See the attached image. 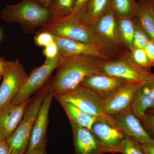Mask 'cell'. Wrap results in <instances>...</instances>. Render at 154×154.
I'll list each match as a JSON object with an SVG mask.
<instances>
[{
	"instance_id": "6da1fadb",
	"label": "cell",
	"mask_w": 154,
	"mask_h": 154,
	"mask_svg": "<svg viewBox=\"0 0 154 154\" xmlns=\"http://www.w3.org/2000/svg\"><path fill=\"white\" fill-rule=\"evenodd\" d=\"M104 61L89 56H62L56 73L51 78V88L54 96L73 90L80 85L85 77L102 72Z\"/></svg>"
},
{
	"instance_id": "7a4b0ae2",
	"label": "cell",
	"mask_w": 154,
	"mask_h": 154,
	"mask_svg": "<svg viewBox=\"0 0 154 154\" xmlns=\"http://www.w3.org/2000/svg\"><path fill=\"white\" fill-rule=\"evenodd\" d=\"M1 18L7 23H18L27 33L32 34L50 21L49 9L30 1L23 0L17 5L6 6Z\"/></svg>"
},
{
	"instance_id": "3957f363",
	"label": "cell",
	"mask_w": 154,
	"mask_h": 154,
	"mask_svg": "<svg viewBox=\"0 0 154 154\" xmlns=\"http://www.w3.org/2000/svg\"><path fill=\"white\" fill-rule=\"evenodd\" d=\"M51 78L31 98L20 124L14 132L6 138V141L10 148V154H24L27 150L38 110L50 88Z\"/></svg>"
},
{
	"instance_id": "277c9868",
	"label": "cell",
	"mask_w": 154,
	"mask_h": 154,
	"mask_svg": "<svg viewBox=\"0 0 154 154\" xmlns=\"http://www.w3.org/2000/svg\"><path fill=\"white\" fill-rule=\"evenodd\" d=\"M41 31H46L53 35L93 45L99 48L111 58L114 55L88 25L82 19L68 16L61 19L49 21L42 27Z\"/></svg>"
},
{
	"instance_id": "5b68a950",
	"label": "cell",
	"mask_w": 154,
	"mask_h": 154,
	"mask_svg": "<svg viewBox=\"0 0 154 154\" xmlns=\"http://www.w3.org/2000/svg\"><path fill=\"white\" fill-rule=\"evenodd\" d=\"M102 72L129 83H145L154 82V73L142 68L134 62L129 52L104 61Z\"/></svg>"
},
{
	"instance_id": "8992f818",
	"label": "cell",
	"mask_w": 154,
	"mask_h": 154,
	"mask_svg": "<svg viewBox=\"0 0 154 154\" xmlns=\"http://www.w3.org/2000/svg\"><path fill=\"white\" fill-rule=\"evenodd\" d=\"M115 57L129 52L122 42L117 25V17L113 9L88 25Z\"/></svg>"
},
{
	"instance_id": "52a82bcc",
	"label": "cell",
	"mask_w": 154,
	"mask_h": 154,
	"mask_svg": "<svg viewBox=\"0 0 154 154\" xmlns=\"http://www.w3.org/2000/svg\"><path fill=\"white\" fill-rule=\"evenodd\" d=\"M61 58L62 55L60 54L53 59H46L41 66L33 69L28 75L19 94L11 103L17 105L30 99L31 95L35 94L47 82L53 72L60 63Z\"/></svg>"
},
{
	"instance_id": "ba28073f",
	"label": "cell",
	"mask_w": 154,
	"mask_h": 154,
	"mask_svg": "<svg viewBox=\"0 0 154 154\" xmlns=\"http://www.w3.org/2000/svg\"><path fill=\"white\" fill-rule=\"evenodd\" d=\"M0 87V109L11 103L19 94L28 77L24 66L17 59L6 61Z\"/></svg>"
},
{
	"instance_id": "9c48e42d",
	"label": "cell",
	"mask_w": 154,
	"mask_h": 154,
	"mask_svg": "<svg viewBox=\"0 0 154 154\" xmlns=\"http://www.w3.org/2000/svg\"><path fill=\"white\" fill-rule=\"evenodd\" d=\"M54 97L57 101L70 102L80 110L95 117L107 116L103 112L102 99L94 91L82 85Z\"/></svg>"
},
{
	"instance_id": "30bf717a",
	"label": "cell",
	"mask_w": 154,
	"mask_h": 154,
	"mask_svg": "<svg viewBox=\"0 0 154 154\" xmlns=\"http://www.w3.org/2000/svg\"><path fill=\"white\" fill-rule=\"evenodd\" d=\"M109 116L113 124L125 136L132 138L140 144L154 143V138L134 115L131 107Z\"/></svg>"
},
{
	"instance_id": "8fae6325",
	"label": "cell",
	"mask_w": 154,
	"mask_h": 154,
	"mask_svg": "<svg viewBox=\"0 0 154 154\" xmlns=\"http://www.w3.org/2000/svg\"><path fill=\"white\" fill-rule=\"evenodd\" d=\"M91 131L107 152L112 153H117L119 146L126 137L113 124L107 115L97 119Z\"/></svg>"
},
{
	"instance_id": "7c38bea8",
	"label": "cell",
	"mask_w": 154,
	"mask_h": 154,
	"mask_svg": "<svg viewBox=\"0 0 154 154\" xmlns=\"http://www.w3.org/2000/svg\"><path fill=\"white\" fill-rule=\"evenodd\" d=\"M53 97L54 95L50 87L38 110L27 150L37 148L46 149L48 115Z\"/></svg>"
},
{
	"instance_id": "4fadbf2b",
	"label": "cell",
	"mask_w": 154,
	"mask_h": 154,
	"mask_svg": "<svg viewBox=\"0 0 154 154\" xmlns=\"http://www.w3.org/2000/svg\"><path fill=\"white\" fill-rule=\"evenodd\" d=\"M143 84L128 83L107 99H102L104 113L106 115H112L129 108Z\"/></svg>"
},
{
	"instance_id": "5bb4252c",
	"label": "cell",
	"mask_w": 154,
	"mask_h": 154,
	"mask_svg": "<svg viewBox=\"0 0 154 154\" xmlns=\"http://www.w3.org/2000/svg\"><path fill=\"white\" fill-rule=\"evenodd\" d=\"M129 82L102 72L85 77L81 85L91 89L102 99H107Z\"/></svg>"
},
{
	"instance_id": "9a60e30c",
	"label": "cell",
	"mask_w": 154,
	"mask_h": 154,
	"mask_svg": "<svg viewBox=\"0 0 154 154\" xmlns=\"http://www.w3.org/2000/svg\"><path fill=\"white\" fill-rule=\"evenodd\" d=\"M54 35V41L59 49L60 54L63 57L85 55L94 57L105 60L111 57L102 50L93 45Z\"/></svg>"
},
{
	"instance_id": "2e32d148",
	"label": "cell",
	"mask_w": 154,
	"mask_h": 154,
	"mask_svg": "<svg viewBox=\"0 0 154 154\" xmlns=\"http://www.w3.org/2000/svg\"><path fill=\"white\" fill-rule=\"evenodd\" d=\"M73 133L75 154H103L107 153L90 129L70 121Z\"/></svg>"
},
{
	"instance_id": "e0dca14e",
	"label": "cell",
	"mask_w": 154,
	"mask_h": 154,
	"mask_svg": "<svg viewBox=\"0 0 154 154\" xmlns=\"http://www.w3.org/2000/svg\"><path fill=\"white\" fill-rule=\"evenodd\" d=\"M31 99L17 105L10 103L0 109V131L5 139L20 124Z\"/></svg>"
},
{
	"instance_id": "ac0fdd59",
	"label": "cell",
	"mask_w": 154,
	"mask_h": 154,
	"mask_svg": "<svg viewBox=\"0 0 154 154\" xmlns=\"http://www.w3.org/2000/svg\"><path fill=\"white\" fill-rule=\"evenodd\" d=\"M140 120L145 117L147 110L154 108V82L144 84L140 88L131 106Z\"/></svg>"
},
{
	"instance_id": "d6986e66",
	"label": "cell",
	"mask_w": 154,
	"mask_h": 154,
	"mask_svg": "<svg viewBox=\"0 0 154 154\" xmlns=\"http://www.w3.org/2000/svg\"><path fill=\"white\" fill-rule=\"evenodd\" d=\"M136 19L154 42V3L152 0H139Z\"/></svg>"
},
{
	"instance_id": "ffe728a7",
	"label": "cell",
	"mask_w": 154,
	"mask_h": 154,
	"mask_svg": "<svg viewBox=\"0 0 154 154\" xmlns=\"http://www.w3.org/2000/svg\"><path fill=\"white\" fill-rule=\"evenodd\" d=\"M58 101L65 111L70 121L91 131L92 126L98 117L85 113L70 102Z\"/></svg>"
},
{
	"instance_id": "44dd1931",
	"label": "cell",
	"mask_w": 154,
	"mask_h": 154,
	"mask_svg": "<svg viewBox=\"0 0 154 154\" xmlns=\"http://www.w3.org/2000/svg\"><path fill=\"white\" fill-rule=\"evenodd\" d=\"M111 9V0H90L82 20L90 25Z\"/></svg>"
},
{
	"instance_id": "7402d4cb",
	"label": "cell",
	"mask_w": 154,
	"mask_h": 154,
	"mask_svg": "<svg viewBox=\"0 0 154 154\" xmlns=\"http://www.w3.org/2000/svg\"><path fill=\"white\" fill-rule=\"evenodd\" d=\"M136 19L130 17H117L119 32L123 46L130 52L133 48V39Z\"/></svg>"
},
{
	"instance_id": "603a6c76",
	"label": "cell",
	"mask_w": 154,
	"mask_h": 154,
	"mask_svg": "<svg viewBox=\"0 0 154 154\" xmlns=\"http://www.w3.org/2000/svg\"><path fill=\"white\" fill-rule=\"evenodd\" d=\"M111 6L117 17L136 19L138 8L136 0H111Z\"/></svg>"
},
{
	"instance_id": "cb8c5ba5",
	"label": "cell",
	"mask_w": 154,
	"mask_h": 154,
	"mask_svg": "<svg viewBox=\"0 0 154 154\" xmlns=\"http://www.w3.org/2000/svg\"><path fill=\"white\" fill-rule=\"evenodd\" d=\"M75 3V0H55L50 10V21L61 19L70 15L74 8Z\"/></svg>"
},
{
	"instance_id": "d4e9b609",
	"label": "cell",
	"mask_w": 154,
	"mask_h": 154,
	"mask_svg": "<svg viewBox=\"0 0 154 154\" xmlns=\"http://www.w3.org/2000/svg\"><path fill=\"white\" fill-rule=\"evenodd\" d=\"M123 154H145L140 144L132 138L126 137L117 149V153Z\"/></svg>"
},
{
	"instance_id": "484cf974",
	"label": "cell",
	"mask_w": 154,
	"mask_h": 154,
	"mask_svg": "<svg viewBox=\"0 0 154 154\" xmlns=\"http://www.w3.org/2000/svg\"><path fill=\"white\" fill-rule=\"evenodd\" d=\"M131 59L136 64L149 71L152 67L144 49L133 48L129 52Z\"/></svg>"
},
{
	"instance_id": "4316f807",
	"label": "cell",
	"mask_w": 154,
	"mask_h": 154,
	"mask_svg": "<svg viewBox=\"0 0 154 154\" xmlns=\"http://www.w3.org/2000/svg\"><path fill=\"white\" fill-rule=\"evenodd\" d=\"M150 40L152 39L137 20L134 36L133 48L144 49L146 45Z\"/></svg>"
},
{
	"instance_id": "83f0119b",
	"label": "cell",
	"mask_w": 154,
	"mask_h": 154,
	"mask_svg": "<svg viewBox=\"0 0 154 154\" xmlns=\"http://www.w3.org/2000/svg\"><path fill=\"white\" fill-rule=\"evenodd\" d=\"M34 41L37 46L46 47L54 41L53 34L46 31H41L34 37Z\"/></svg>"
},
{
	"instance_id": "f1b7e54d",
	"label": "cell",
	"mask_w": 154,
	"mask_h": 154,
	"mask_svg": "<svg viewBox=\"0 0 154 154\" xmlns=\"http://www.w3.org/2000/svg\"><path fill=\"white\" fill-rule=\"evenodd\" d=\"M90 1V0H75L73 10L71 14L69 16L77 17L82 20Z\"/></svg>"
},
{
	"instance_id": "f546056e",
	"label": "cell",
	"mask_w": 154,
	"mask_h": 154,
	"mask_svg": "<svg viewBox=\"0 0 154 154\" xmlns=\"http://www.w3.org/2000/svg\"><path fill=\"white\" fill-rule=\"evenodd\" d=\"M43 54L47 60L53 59L58 56L60 54L56 42H53L45 47L43 50Z\"/></svg>"
},
{
	"instance_id": "4dcf8cb0",
	"label": "cell",
	"mask_w": 154,
	"mask_h": 154,
	"mask_svg": "<svg viewBox=\"0 0 154 154\" xmlns=\"http://www.w3.org/2000/svg\"><path fill=\"white\" fill-rule=\"evenodd\" d=\"M140 121L146 130L154 138V114L146 112L145 117Z\"/></svg>"
},
{
	"instance_id": "1f68e13d",
	"label": "cell",
	"mask_w": 154,
	"mask_h": 154,
	"mask_svg": "<svg viewBox=\"0 0 154 154\" xmlns=\"http://www.w3.org/2000/svg\"><path fill=\"white\" fill-rule=\"evenodd\" d=\"M146 53L153 67L154 66V42L150 40L144 48Z\"/></svg>"
},
{
	"instance_id": "d6a6232c",
	"label": "cell",
	"mask_w": 154,
	"mask_h": 154,
	"mask_svg": "<svg viewBox=\"0 0 154 154\" xmlns=\"http://www.w3.org/2000/svg\"><path fill=\"white\" fill-rule=\"evenodd\" d=\"M43 8L50 10L55 0H30Z\"/></svg>"
},
{
	"instance_id": "836d02e7",
	"label": "cell",
	"mask_w": 154,
	"mask_h": 154,
	"mask_svg": "<svg viewBox=\"0 0 154 154\" xmlns=\"http://www.w3.org/2000/svg\"><path fill=\"white\" fill-rule=\"evenodd\" d=\"M145 154H154V143L140 144Z\"/></svg>"
},
{
	"instance_id": "e575fe53",
	"label": "cell",
	"mask_w": 154,
	"mask_h": 154,
	"mask_svg": "<svg viewBox=\"0 0 154 154\" xmlns=\"http://www.w3.org/2000/svg\"><path fill=\"white\" fill-rule=\"evenodd\" d=\"M0 154H10V148L6 140L0 143Z\"/></svg>"
},
{
	"instance_id": "d590c367",
	"label": "cell",
	"mask_w": 154,
	"mask_h": 154,
	"mask_svg": "<svg viewBox=\"0 0 154 154\" xmlns=\"http://www.w3.org/2000/svg\"><path fill=\"white\" fill-rule=\"evenodd\" d=\"M24 154H47L46 149L37 148L27 150Z\"/></svg>"
},
{
	"instance_id": "8d00e7d4",
	"label": "cell",
	"mask_w": 154,
	"mask_h": 154,
	"mask_svg": "<svg viewBox=\"0 0 154 154\" xmlns=\"http://www.w3.org/2000/svg\"><path fill=\"white\" fill-rule=\"evenodd\" d=\"M6 61L3 58H0V81L3 76Z\"/></svg>"
},
{
	"instance_id": "74e56055",
	"label": "cell",
	"mask_w": 154,
	"mask_h": 154,
	"mask_svg": "<svg viewBox=\"0 0 154 154\" xmlns=\"http://www.w3.org/2000/svg\"><path fill=\"white\" fill-rule=\"evenodd\" d=\"M5 140H6L3 137L2 134V133L0 131V143Z\"/></svg>"
},
{
	"instance_id": "f35d334b",
	"label": "cell",
	"mask_w": 154,
	"mask_h": 154,
	"mask_svg": "<svg viewBox=\"0 0 154 154\" xmlns=\"http://www.w3.org/2000/svg\"><path fill=\"white\" fill-rule=\"evenodd\" d=\"M146 112L148 113H152L154 114V109H150L147 110Z\"/></svg>"
},
{
	"instance_id": "ab89813d",
	"label": "cell",
	"mask_w": 154,
	"mask_h": 154,
	"mask_svg": "<svg viewBox=\"0 0 154 154\" xmlns=\"http://www.w3.org/2000/svg\"><path fill=\"white\" fill-rule=\"evenodd\" d=\"M153 2L154 3V0H152Z\"/></svg>"
}]
</instances>
